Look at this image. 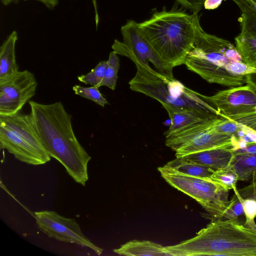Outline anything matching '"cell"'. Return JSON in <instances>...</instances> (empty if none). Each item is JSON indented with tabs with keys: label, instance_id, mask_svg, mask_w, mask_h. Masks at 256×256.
Listing matches in <instances>:
<instances>
[{
	"label": "cell",
	"instance_id": "cell-1",
	"mask_svg": "<svg viewBox=\"0 0 256 256\" xmlns=\"http://www.w3.org/2000/svg\"><path fill=\"white\" fill-rule=\"evenodd\" d=\"M28 104L33 126L48 154L60 162L76 182L85 186L92 158L75 135L72 116L60 102L42 104L30 100Z\"/></svg>",
	"mask_w": 256,
	"mask_h": 256
},
{
	"label": "cell",
	"instance_id": "cell-2",
	"mask_svg": "<svg viewBox=\"0 0 256 256\" xmlns=\"http://www.w3.org/2000/svg\"><path fill=\"white\" fill-rule=\"evenodd\" d=\"M200 24L198 13L174 7L154 9L148 19L138 23L140 32L156 52L174 68L184 64Z\"/></svg>",
	"mask_w": 256,
	"mask_h": 256
},
{
	"label": "cell",
	"instance_id": "cell-3",
	"mask_svg": "<svg viewBox=\"0 0 256 256\" xmlns=\"http://www.w3.org/2000/svg\"><path fill=\"white\" fill-rule=\"evenodd\" d=\"M164 250L170 256H256V232L234 220L214 219L195 236Z\"/></svg>",
	"mask_w": 256,
	"mask_h": 256
},
{
	"label": "cell",
	"instance_id": "cell-4",
	"mask_svg": "<svg viewBox=\"0 0 256 256\" xmlns=\"http://www.w3.org/2000/svg\"><path fill=\"white\" fill-rule=\"evenodd\" d=\"M128 58L136 67V75L129 82L131 90L157 100L162 106L195 110L210 116H220V112L200 94L186 87L174 77L154 70L148 63L136 57Z\"/></svg>",
	"mask_w": 256,
	"mask_h": 256
},
{
	"label": "cell",
	"instance_id": "cell-5",
	"mask_svg": "<svg viewBox=\"0 0 256 256\" xmlns=\"http://www.w3.org/2000/svg\"><path fill=\"white\" fill-rule=\"evenodd\" d=\"M158 169L167 182L194 199L212 216L213 220L222 218L229 204L230 190L210 178L180 174L164 166Z\"/></svg>",
	"mask_w": 256,
	"mask_h": 256
},
{
	"label": "cell",
	"instance_id": "cell-6",
	"mask_svg": "<svg viewBox=\"0 0 256 256\" xmlns=\"http://www.w3.org/2000/svg\"><path fill=\"white\" fill-rule=\"evenodd\" d=\"M220 116L194 124L166 136V145L176 152V158L218 148H232L236 138L214 129Z\"/></svg>",
	"mask_w": 256,
	"mask_h": 256
},
{
	"label": "cell",
	"instance_id": "cell-7",
	"mask_svg": "<svg viewBox=\"0 0 256 256\" xmlns=\"http://www.w3.org/2000/svg\"><path fill=\"white\" fill-rule=\"evenodd\" d=\"M123 41L115 40L112 46L118 54L134 56L146 64L150 62L159 72L174 77L172 67L154 50L140 32L138 22L129 20L120 28Z\"/></svg>",
	"mask_w": 256,
	"mask_h": 256
},
{
	"label": "cell",
	"instance_id": "cell-8",
	"mask_svg": "<svg viewBox=\"0 0 256 256\" xmlns=\"http://www.w3.org/2000/svg\"><path fill=\"white\" fill-rule=\"evenodd\" d=\"M38 83L28 70H18L0 79V116H8L22 110L36 92Z\"/></svg>",
	"mask_w": 256,
	"mask_h": 256
},
{
	"label": "cell",
	"instance_id": "cell-9",
	"mask_svg": "<svg viewBox=\"0 0 256 256\" xmlns=\"http://www.w3.org/2000/svg\"><path fill=\"white\" fill-rule=\"evenodd\" d=\"M34 216L38 228L48 237L87 247L98 255L102 254L103 250L86 237L74 218L64 217L52 210L36 212Z\"/></svg>",
	"mask_w": 256,
	"mask_h": 256
},
{
	"label": "cell",
	"instance_id": "cell-10",
	"mask_svg": "<svg viewBox=\"0 0 256 256\" xmlns=\"http://www.w3.org/2000/svg\"><path fill=\"white\" fill-rule=\"evenodd\" d=\"M186 59L214 64L225 68L230 62H242L236 46L230 41L206 32L200 24Z\"/></svg>",
	"mask_w": 256,
	"mask_h": 256
},
{
	"label": "cell",
	"instance_id": "cell-11",
	"mask_svg": "<svg viewBox=\"0 0 256 256\" xmlns=\"http://www.w3.org/2000/svg\"><path fill=\"white\" fill-rule=\"evenodd\" d=\"M201 97L228 119L252 112L256 108V93L248 84L220 90L212 96Z\"/></svg>",
	"mask_w": 256,
	"mask_h": 256
},
{
	"label": "cell",
	"instance_id": "cell-12",
	"mask_svg": "<svg viewBox=\"0 0 256 256\" xmlns=\"http://www.w3.org/2000/svg\"><path fill=\"white\" fill-rule=\"evenodd\" d=\"M0 146L12 154L16 159L28 164H43L50 160L0 122Z\"/></svg>",
	"mask_w": 256,
	"mask_h": 256
},
{
	"label": "cell",
	"instance_id": "cell-13",
	"mask_svg": "<svg viewBox=\"0 0 256 256\" xmlns=\"http://www.w3.org/2000/svg\"><path fill=\"white\" fill-rule=\"evenodd\" d=\"M0 122L50 160L51 157L44 148L33 126L30 114H24L21 110L11 116H0Z\"/></svg>",
	"mask_w": 256,
	"mask_h": 256
},
{
	"label": "cell",
	"instance_id": "cell-14",
	"mask_svg": "<svg viewBox=\"0 0 256 256\" xmlns=\"http://www.w3.org/2000/svg\"><path fill=\"white\" fill-rule=\"evenodd\" d=\"M234 152L231 148L222 147L196 152L182 158L185 160L200 164L217 170L229 167Z\"/></svg>",
	"mask_w": 256,
	"mask_h": 256
},
{
	"label": "cell",
	"instance_id": "cell-15",
	"mask_svg": "<svg viewBox=\"0 0 256 256\" xmlns=\"http://www.w3.org/2000/svg\"><path fill=\"white\" fill-rule=\"evenodd\" d=\"M163 107L167 111L172 122L168 130L164 132L166 136L189 126L218 116H210L195 110L170 106H164Z\"/></svg>",
	"mask_w": 256,
	"mask_h": 256
},
{
	"label": "cell",
	"instance_id": "cell-16",
	"mask_svg": "<svg viewBox=\"0 0 256 256\" xmlns=\"http://www.w3.org/2000/svg\"><path fill=\"white\" fill-rule=\"evenodd\" d=\"M164 246L150 240H132L113 250L119 255L126 256H170Z\"/></svg>",
	"mask_w": 256,
	"mask_h": 256
},
{
	"label": "cell",
	"instance_id": "cell-17",
	"mask_svg": "<svg viewBox=\"0 0 256 256\" xmlns=\"http://www.w3.org/2000/svg\"><path fill=\"white\" fill-rule=\"evenodd\" d=\"M18 38L17 32L14 30L0 47V79L6 78L18 70L15 50Z\"/></svg>",
	"mask_w": 256,
	"mask_h": 256
},
{
	"label": "cell",
	"instance_id": "cell-18",
	"mask_svg": "<svg viewBox=\"0 0 256 256\" xmlns=\"http://www.w3.org/2000/svg\"><path fill=\"white\" fill-rule=\"evenodd\" d=\"M234 152L229 167L236 174L238 180L250 182L256 180V153Z\"/></svg>",
	"mask_w": 256,
	"mask_h": 256
},
{
	"label": "cell",
	"instance_id": "cell-19",
	"mask_svg": "<svg viewBox=\"0 0 256 256\" xmlns=\"http://www.w3.org/2000/svg\"><path fill=\"white\" fill-rule=\"evenodd\" d=\"M234 190L242 204L246 220L244 226L256 232V180L242 188Z\"/></svg>",
	"mask_w": 256,
	"mask_h": 256
},
{
	"label": "cell",
	"instance_id": "cell-20",
	"mask_svg": "<svg viewBox=\"0 0 256 256\" xmlns=\"http://www.w3.org/2000/svg\"><path fill=\"white\" fill-rule=\"evenodd\" d=\"M164 166L180 174L204 178H210L214 172L207 166L186 161L182 158H176Z\"/></svg>",
	"mask_w": 256,
	"mask_h": 256
},
{
	"label": "cell",
	"instance_id": "cell-21",
	"mask_svg": "<svg viewBox=\"0 0 256 256\" xmlns=\"http://www.w3.org/2000/svg\"><path fill=\"white\" fill-rule=\"evenodd\" d=\"M235 44L242 62L256 67V34L240 32L235 38Z\"/></svg>",
	"mask_w": 256,
	"mask_h": 256
},
{
	"label": "cell",
	"instance_id": "cell-22",
	"mask_svg": "<svg viewBox=\"0 0 256 256\" xmlns=\"http://www.w3.org/2000/svg\"><path fill=\"white\" fill-rule=\"evenodd\" d=\"M118 54L114 50L111 52L108 58L106 60L107 65L102 82L99 85V88L106 86L114 90L116 81L118 78V73L120 68V59Z\"/></svg>",
	"mask_w": 256,
	"mask_h": 256
},
{
	"label": "cell",
	"instance_id": "cell-23",
	"mask_svg": "<svg viewBox=\"0 0 256 256\" xmlns=\"http://www.w3.org/2000/svg\"><path fill=\"white\" fill-rule=\"evenodd\" d=\"M210 179L228 190L236 188L238 180V175L230 167L215 170Z\"/></svg>",
	"mask_w": 256,
	"mask_h": 256
},
{
	"label": "cell",
	"instance_id": "cell-24",
	"mask_svg": "<svg viewBox=\"0 0 256 256\" xmlns=\"http://www.w3.org/2000/svg\"><path fill=\"white\" fill-rule=\"evenodd\" d=\"M233 190L234 194L222 218L234 220L244 225L246 217L243 206L236 192Z\"/></svg>",
	"mask_w": 256,
	"mask_h": 256
},
{
	"label": "cell",
	"instance_id": "cell-25",
	"mask_svg": "<svg viewBox=\"0 0 256 256\" xmlns=\"http://www.w3.org/2000/svg\"><path fill=\"white\" fill-rule=\"evenodd\" d=\"M98 88L96 86L84 87L76 84L72 87V90L76 94L91 100L104 108L105 105L108 104V102L100 92Z\"/></svg>",
	"mask_w": 256,
	"mask_h": 256
},
{
	"label": "cell",
	"instance_id": "cell-26",
	"mask_svg": "<svg viewBox=\"0 0 256 256\" xmlns=\"http://www.w3.org/2000/svg\"><path fill=\"white\" fill-rule=\"evenodd\" d=\"M107 62L102 60L90 72L86 74H82L78 77L80 82L91 86L99 88V85L102 80Z\"/></svg>",
	"mask_w": 256,
	"mask_h": 256
},
{
	"label": "cell",
	"instance_id": "cell-27",
	"mask_svg": "<svg viewBox=\"0 0 256 256\" xmlns=\"http://www.w3.org/2000/svg\"><path fill=\"white\" fill-rule=\"evenodd\" d=\"M229 72L238 76H246L256 74V67L250 66L243 62L232 61L225 66Z\"/></svg>",
	"mask_w": 256,
	"mask_h": 256
},
{
	"label": "cell",
	"instance_id": "cell-28",
	"mask_svg": "<svg viewBox=\"0 0 256 256\" xmlns=\"http://www.w3.org/2000/svg\"><path fill=\"white\" fill-rule=\"evenodd\" d=\"M240 32L256 34V14L254 13H242L238 18Z\"/></svg>",
	"mask_w": 256,
	"mask_h": 256
},
{
	"label": "cell",
	"instance_id": "cell-29",
	"mask_svg": "<svg viewBox=\"0 0 256 256\" xmlns=\"http://www.w3.org/2000/svg\"><path fill=\"white\" fill-rule=\"evenodd\" d=\"M244 125L256 132V112L228 119Z\"/></svg>",
	"mask_w": 256,
	"mask_h": 256
},
{
	"label": "cell",
	"instance_id": "cell-30",
	"mask_svg": "<svg viewBox=\"0 0 256 256\" xmlns=\"http://www.w3.org/2000/svg\"><path fill=\"white\" fill-rule=\"evenodd\" d=\"M184 8L192 12L198 13L202 9L205 0H176Z\"/></svg>",
	"mask_w": 256,
	"mask_h": 256
},
{
	"label": "cell",
	"instance_id": "cell-31",
	"mask_svg": "<svg viewBox=\"0 0 256 256\" xmlns=\"http://www.w3.org/2000/svg\"><path fill=\"white\" fill-rule=\"evenodd\" d=\"M240 8L242 13H254L256 0H232Z\"/></svg>",
	"mask_w": 256,
	"mask_h": 256
},
{
	"label": "cell",
	"instance_id": "cell-32",
	"mask_svg": "<svg viewBox=\"0 0 256 256\" xmlns=\"http://www.w3.org/2000/svg\"><path fill=\"white\" fill-rule=\"evenodd\" d=\"M20 0H1L2 3L4 6H8L12 2H16ZM42 2L48 8H54L58 4V0H36Z\"/></svg>",
	"mask_w": 256,
	"mask_h": 256
},
{
	"label": "cell",
	"instance_id": "cell-33",
	"mask_svg": "<svg viewBox=\"0 0 256 256\" xmlns=\"http://www.w3.org/2000/svg\"><path fill=\"white\" fill-rule=\"evenodd\" d=\"M223 0H205L204 6L206 10H214L218 8Z\"/></svg>",
	"mask_w": 256,
	"mask_h": 256
},
{
	"label": "cell",
	"instance_id": "cell-34",
	"mask_svg": "<svg viewBox=\"0 0 256 256\" xmlns=\"http://www.w3.org/2000/svg\"><path fill=\"white\" fill-rule=\"evenodd\" d=\"M246 83L256 93V74L246 76Z\"/></svg>",
	"mask_w": 256,
	"mask_h": 256
},
{
	"label": "cell",
	"instance_id": "cell-35",
	"mask_svg": "<svg viewBox=\"0 0 256 256\" xmlns=\"http://www.w3.org/2000/svg\"><path fill=\"white\" fill-rule=\"evenodd\" d=\"M235 151L248 153H256V143L248 144L246 148Z\"/></svg>",
	"mask_w": 256,
	"mask_h": 256
},
{
	"label": "cell",
	"instance_id": "cell-36",
	"mask_svg": "<svg viewBox=\"0 0 256 256\" xmlns=\"http://www.w3.org/2000/svg\"><path fill=\"white\" fill-rule=\"evenodd\" d=\"M171 120L170 118L166 120L164 122V124L166 126H170L171 124Z\"/></svg>",
	"mask_w": 256,
	"mask_h": 256
},
{
	"label": "cell",
	"instance_id": "cell-37",
	"mask_svg": "<svg viewBox=\"0 0 256 256\" xmlns=\"http://www.w3.org/2000/svg\"><path fill=\"white\" fill-rule=\"evenodd\" d=\"M254 14H256V8L255 12Z\"/></svg>",
	"mask_w": 256,
	"mask_h": 256
}]
</instances>
